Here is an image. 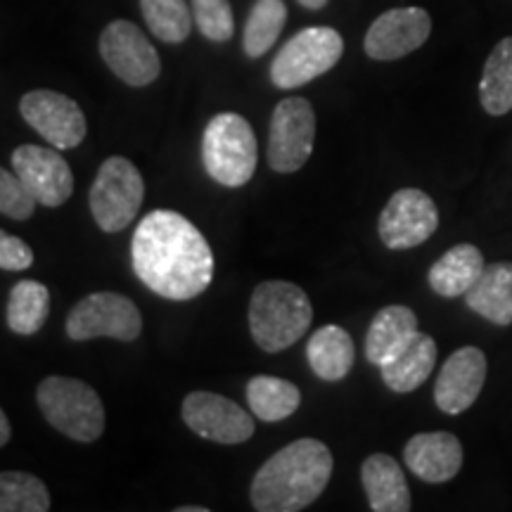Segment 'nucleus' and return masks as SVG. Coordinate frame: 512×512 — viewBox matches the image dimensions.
I'll list each match as a JSON object with an SVG mask.
<instances>
[{"mask_svg":"<svg viewBox=\"0 0 512 512\" xmlns=\"http://www.w3.org/2000/svg\"><path fill=\"white\" fill-rule=\"evenodd\" d=\"M131 259L140 283L174 302L195 299L214 278V254L207 238L178 211L157 209L138 223Z\"/></svg>","mask_w":512,"mask_h":512,"instance_id":"f257e3e1","label":"nucleus"},{"mask_svg":"<svg viewBox=\"0 0 512 512\" xmlns=\"http://www.w3.org/2000/svg\"><path fill=\"white\" fill-rule=\"evenodd\" d=\"M332 453L318 439H297L273 453L252 479L254 510L299 512L323 494L332 477Z\"/></svg>","mask_w":512,"mask_h":512,"instance_id":"f03ea898","label":"nucleus"},{"mask_svg":"<svg viewBox=\"0 0 512 512\" xmlns=\"http://www.w3.org/2000/svg\"><path fill=\"white\" fill-rule=\"evenodd\" d=\"M313 306L302 287L287 280H266L252 292L249 332L256 347L268 354L290 349L311 328Z\"/></svg>","mask_w":512,"mask_h":512,"instance_id":"7ed1b4c3","label":"nucleus"},{"mask_svg":"<svg viewBox=\"0 0 512 512\" xmlns=\"http://www.w3.org/2000/svg\"><path fill=\"white\" fill-rule=\"evenodd\" d=\"M36 401L50 427L79 444H91L105 432L102 399L91 384L76 380V377H46L38 384Z\"/></svg>","mask_w":512,"mask_h":512,"instance_id":"20e7f679","label":"nucleus"},{"mask_svg":"<svg viewBox=\"0 0 512 512\" xmlns=\"http://www.w3.org/2000/svg\"><path fill=\"white\" fill-rule=\"evenodd\" d=\"M202 162L207 174L226 188H242L256 171V136L245 117L221 112L209 121L202 138Z\"/></svg>","mask_w":512,"mask_h":512,"instance_id":"39448f33","label":"nucleus"},{"mask_svg":"<svg viewBox=\"0 0 512 512\" xmlns=\"http://www.w3.org/2000/svg\"><path fill=\"white\" fill-rule=\"evenodd\" d=\"M93 219L105 233H119L136 219L145 200V181L126 157H110L95 176L91 195Z\"/></svg>","mask_w":512,"mask_h":512,"instance_id":"423d86ee","label":"nucleus"},{"mask_svg":"<svg viewBox=\"0 0 512 512\" xmlns=\"http://www.w3.org/2000/svg\"><path fill=\"white\" fill-rule=\"evenodd\" d=\"M344 41L332 27H309L292 36L271 64V81L283 91L306 86L339 62Z\"/></svg>","mask_w":512,"mask_h":512,"instance_id":"0eeeda50","label":"nucleus"},{"mask_svg":"<svg viewBox=\"0 0 512 512\" xmlns=\"http://www.w3.org/2000/svg\"><path fill=\"white\" fill-rule=\"evenodd\" d=\"M143 332V316L131 299L119 292H93L83 297L67 316V335L74 342L112 337L133 342Z\"/></svg>","mask_w":512,"mask_h":512,"instance_id":"6e6552de","label":"nucleus"},{"mask_svg":"<svg viewBox=\"0 0 512 512\" xmlns=\"http://www.w3.org/2000/svg\"><path fill=\"white\" fill-rule=\"evenodd\" d=\"M316 143V112L304 98H285L275 105L268 131V166L294 174L309 162Z\"/></svg>","mask_w":512,"mask_h":512,"instance_id":"1a4fd4ad","label":"nucleus"},{"mask_svg":"<svg viewBox=\"0 0 512 512\" xmlns=\"http://www.w3.org/2000/svg\"><path fill=\"white\" fill-rule=\"evenodd\" d=\"M100 57L126 86H150L162 72L155 46L126 19H114L100 34Z\"/></svg>","mask_w":512,"mask_h":512,"instance_id":"9d476101","label":"nucleus"},{"mask_svg":"<svg viewBox=\"0 0 512 512\" xmlns=\"http://www.w3.org/2000/svg\"><path fill=\"white\" fill-rule=\"evenodd\" d=\"M439 209L427 192L418 188H403L389 197L382 209L380 238L389 249H413L437 233Z\"/></svg>","mask_w":512,"mask_h":512,"instance_id":"9b49d317","label":"nucleus"},{"mask_svg":"<svg viewBox=\"0 0 512 512\" xmlns=\"http://www.w3.org/2000/svg\"><path fill=\"white\" fill-rule=\"evenodd\" d=\"M19 114L57 150H74L86 138L88 124L81 107L57 91H29L19 100Z\"/></svg>","mask_w":512,"mask_h":512,"instance_id":"f8f14e48","label":"nucleus"},{"mask_svg":"<svg viewBox=\"0 0 512 512\" xmlns=\"http://www.w3.org/2000/svg\"><path fill=\"white\" fill-rule=\"evenodd\" d=\"M181 415L192 432L223 446L245 444L256 430L252 413L214 392H190L183 399Z\"/></svg>","mask_w":512,"mask_h":512,"instance_id":"ddd939ff","label":"nucleus"},{"mask_svg":"<svg viewBox=\"0 0 512 512\" xmlns=\"http://www.w3.org/2000/svg\"><path fill=\"white\" fill-rule=\"evenodd\" d=\"M12 169L43 207H62L74 192V174L55 150L41 145H19L12 152Z\"/></svg>","mask_w":512,"mask_h":512,"instance_id":"4468645a","label":"nucleus"},{"mask_svg":"<svg viewBox=\"0 0 512 512\" xmlns=\"http://www.w3.org/2000/svg\"><path fill=\"white\" fill-rule=\"evenodd\" d=\"M432 34V19L422 8L387 10L370 24L366 34L368 57L380 62L399 60L425 46Z\"/></svg>","mask_w":512,"mask_h":512,"instance_id":"2eb2a0df","label":"nucleus"},{"mask_svg":"<svg viewBox=\"0 0 512 512\" xmlns=\"http://www.w3.org/2000/svg\"><path fill=\"white\" fill-rule=\"evenodd\" d=\"M486 382V356L477 347H463L453 351L439 370L434 384V401L441 411L458 415L467 411L477 396L482 394Z\"/></svg>","mask_w":512,"mask_h":512,"instance_id":"dca6fc26","label":"nucleus"},{"mask_svg":"<svg viewBox=\"0 0 512 512\" xmlns=\"http://www.w3.org/2000/svg\"><path fill=\"white\" fill-rule=\"evenodd\" d=\"M403 460L422 482L444 484L463 467V446L451 432H422L408 441Z\"/></svg>","mask_w":512,"mask_h":512,"instance_id":"f3484780","label":"nucleus"},{"mask_svg":"<svg viewBox=\"0 0 512 512\" xmlns=\"http://www.w3.org/2000/svg\"><path fill=\"white\" fill-rule=\"evenodd\" d=\"M361 482L366 489L370 510L375 512H408L411 491L401 465L387 453H373L363 460Z\"/></svg>","mask_w":512,"mask_h":512,"instance_id":"a211bd4d","label":"nucleus"},{"mask_svg":"<svg viewBox=\"0 0 512 512\" xmlns=\"http://www.w3.org/2000/svg\"><path fill=\"white\" fill-rule=\"evenodd\" d=\"M415 335H418V316L408 306H384L368 328L366 358L380 368L406 349Z\"/></svg>","mask_w":512,"mask_h":512,"instance_id":"6ab92c4d","label":"nucleus"},{"mask_svg":"<svg viewBox=\"0 0 512 512\" xmlns=\"http://www.w3.org/2000/svg\"><path fill=\"white\" fill-rule=\"evenodd\" d=\"M465 302L479 316L496 325H512V264L484 266L477 283L465 294Z\"/></svg>","mask_w":512,"mask_h":512,"instance_id":"aec40b11","label":"nucleus"},{"mask_svg":"<svg viewBox=\"0 0 512 512\" xmlns=\"http://www.w3.org/2000/svg\"><path fill=\"white\" fill-rule=\"evenodd\" d=\"M437 363V342L425 332H418L406 349L399 351L392 361L380 366L382 380L396 394L415 392L427 377L432 375Z\"/></svg>","mask_w":512,"mask_h":512,"instance_id":"412c9836","label":"nucleus"},{"mask_svg":"<svg viewBox=\"0 0 512 512\" xmlns=\"http://www.w3.org/2000/svg\"><path fill=\"white\" fill-rule=\"evenodd\" d=\"M306 358H309V366L320 380L339 382L354 368V339L339 325H325L311 335L309 344H306Z\"/></svg>","mask_w":512,"mask_h":512,"instance_id":"4be33fe9","label":"nucleus"},{"mask_svg":"<svg viewBox=\"0 0 512 512\" xmlns=\"http://www.w3.org/2000/svg\"><path fill=\"white\" fill-rule=\"evenodd\" d=\"M484 271V256L475 245H458L430 268V287L441 297L467 294Z\"/></svg>","mask_w":512,"mask_h":512,"instance_id":"5701e85b","label":"nucleus"},{"mask_svg":"<svg viewBox=\"0 0 512 512\" xmlns=\"http://www.w3.org/2000/svg\"><path fill=\"white\" fill-rule=\"evenodd\" d=\"M247 403L252 413L264 422H280L297 413L302 392L297 384L273 375H256L247 382Z\"/></svg>","mask_w":512,"mask_h":512,"instance_id":"b1692460","label":"nucleus"},{"mask_svg":"<svg viewBox=\"0 0 512 512\" xmlns=\"http://www.w3.org/2000/svg\"><path fill=\"white\" fill-rule=\"evenodd\" d=\"M482 107L494 117L512 110V36L503 38L486 57L482 83H479Z\"/></svg>","mask_w":512,"mask_h":512,"instance_id":"393cba45","label":"nucleus"},{"mask_svg":"<svg viewBox=\"0 0 512 512\" xmlns=\"http://www.w3.org/2000/svg\"><path fill=\"white\" fill-rule=\"evenodd\" d=\"M50 313V292L38 280H19L8 297V328L17 335H36L46 325Z\"/></svg>","mask_w":512,"mask_h":512,"instance_id":"a878e982","label":"nucleus"},{"mask_svg":"<svg viewBox=\"0 0 512 512\" xmlns=\"http://www.w3.org/2000/svg\"><path fill=\"white\" fill-rule=\"evenodd\" d=\"M287 22V8L283 0H256L245 24V46L247 57H261L275 46L280 31Z\"/></svg>","mask_w":512,"mask_h":512,"instance_id":"bb28decb","label":"nucleus"},{"mask_svg":"<svg viewBox=\"0 0 512 512\" xmlns=\"http://www.w3.org/2000/svg\"><path fill=\"white\" fill-rule=\"evenodd\" d=\"M50 494L43 479L29 472H0V512H48Z\"/></svg>","mask_w":512,"mask_h":512,"instance_id":"cd10ccee","label":"nucleus"},{"mask_svg":"<svg viewBox=\"0 0 512 512\" xmlns=\"http://www.w3.org/2000/svg\"><path fill=\"white\" fill-rule=\"evenodd\" d=\"M145 24L159 41L183 43L192 31V10L185 0H140Z\"/></svg>","mask_w":512,"mask_h":512,"instance_id":"c85d7f7f","label":"nucleus"},{"mask_svg":"<svg viewBox=\"0 0 512 512\" xmlns=\"http://www.w3.org/2000/svg\"><path fill=\"white\" fill-rule=\"evenodd\" d=\"M192 17L202 36L214 43H226L235 34L230 0H192Z\"/></svg>","mask_w":512,"mask_h":512,"instance_id":"c756f323","label":"nucleus"},{"mask_svg":"<svg viewBox=\"0 0 512 512\" xmlns=\"http://www.w3.org/2000/svg\"><path fill=\"white\" fill-rule=\"evenodd\" d=\"M34 209L36 200L19 181V176L0 166V214L12 221H27L34 216Z\"/></svg>","mask_w":512,"mask_h":512,"instance_id":"7c9ffc66","label":"nucleus"},{"mask_svg":"<svg viewBox=\"0 0 512 512\" xmlns=\"http://www.w3.org/2000/svg\"><path fill=\"white\" fill-rule=\"evenodd\" d=\"M34 266V252L17 235L0 230V271H27Z\"/></svg>","mask_w":512,"mask_h":512,"instance_id":"2f4dec72","label":"nucleus"},{"mask_svg":"<svg viewBox=\"0 0 512 512\" xmlns=\"http://www.w3.org/2000/svg\"><path fill=\"white\" fill-rule=\"evenodd\" d=\"M10 437H12L10 420H8V415L3 413V408H0V448H3L5 444H8Z\"/></svg>","mask_w":512,"mask_h":512,"instance_id":"473e14b6","label":"nucleus"},{"mask_svg":"<svg viewBox=\"0 0 512 512\" xmlns=\"http://www.w3.org/2000/svg\"><path fill=\"white\" fill-rule=\"evenodd\" d=\"M299 5H304L306 10H320L328 5V0H299Z\"/></svg>","mask_w":512,"mask_h":512,"instance_id":"72a5a7b5","label":"nucleus"},{"mask_svg":"<svg viewBox=\"0 0 512 512\" xmlns=\"http://www.w3.org/2000/svg\"><path fill=\"white\" fill-rule=\"evenodd\" d=\"M176 512H207L202 505H183V508H176Z\"/></svg>","mask_w":512,"mask_h":512,"instance_id":"f704fd0d","label":"nucleus"}]
</instances>
